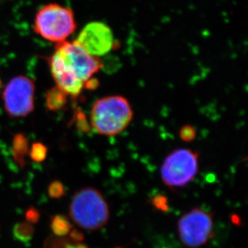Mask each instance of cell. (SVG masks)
Returning a JSON list of instances; mask_svg holds the SVG:
<instances>
[{"label": "cell", "instance_id": "1", "mask_svg": "<svg viewBox=\"0 0 248 248\" xmlns=\"http://www.w3.org/2000/svg\"><path fill=\"white\" fill-rule=\"evenodd\" d=\"M101 66L99 58L88 53L76 41L57 44L50 58L51 73L56 86L73 97L81 93Z\"/></svg>", "mask_w": 248, "mask_h": 248}, {"label": "cell", "instance_id": "2", "mask_svg": "<svg viewBox=\"0 0 248 248\" xmlns=\"http://www.w3.org/2000/svg\"><path fill=\"white\" fill-rule=\"evenodd\" d=\"M68 213L77 226L90 232L103 228L110 218L109 206L105 197L92 186L81 188L74 194Z\"/></svg>", "mask_w": 248, "mask_h": 248}, {"label": "cell", "instance_id": "3", "mask_svg": "<svg viewBox=\"0 0 248 248\" xmlns=\"http://www.w3.org/2000/svg\"><path fill=\"white\" fill-rule=\"evenodd\" d=\"M133 117L134 112L126 98L105 96L96 101L92 108V126L101 135L115 136L129 126Z\"/></svg>", "mask_w": 248, "mask_h": 248}, {"label": "cell", "instance_id": "4", "mask_svg": "<svg viewBox=\"0 0 248 248\" xmlns=\"http://www.w3.org/2000/svg\"><path fill=\"white\" fill-rule=\"evenodd\" d=\"M77 28L73 11L57 3L42 7L35 16L34 30L38 35L52 42L63 43Z\"/></svg>", "mask_w": 248, "mask_h": 248}, {"label": "cell", "instance_id": "5", "mask_svg": "<svg viewBox=\"0 0 248 248\" xmlns=\"http://www.w3.org/2000/svg\"><path fill=\"white\" fill-rule=\"evenodd\" d=\"M198 153L189 149H178L170 153L161 167V178L170 188H180L194 180L199 172Z\"/></svg>", "mask_w": 248, "mask_h": 248}, {"label": "cell", "instance_id": "6", "mask_svg": "<svg viewBox=\"0 0 248 248\" xmlns=\"http://www.w3.org/2000/svg\"><path fill=\"white\" fill-rule=\"evenodd\" d=\"M178 234L182 243L189 248L206 245L214 236L213 215L199 207L191 209L179 218Z\"/></svg>", "mask_w": 248, "mask_h": 248}, {"label": "cell", "instance_id": "7", "mask_svg": "<svg viewBox=\"0 0 248 248\" xmlns=\"http://www.w3.org/2000/svg\"><path fill=\"white\" fill-rule=\"evenodd\" d=\"M35 84L30 78L19 76L10 80L2 93L5 111L12 117H24L34 110Z\"/></svg>", "mask_w": 248, "mask_h": 248}, {"label": "cell", "instance_id": "8", "mask_svg": "<svg viewBox=\"0 0 248 248\" xmlns=\"http://www.w3.org/2000/svg\"><path fill=\"white\" fill-rule=\"evenodd\" d=\"M75 41L88 53L97 58L107 54L114 47L112 30L101 22L87 24Z\"/></svg>", "mask_w": 248, "mask_h": 248}, {"label": "cell", "instance_id": "9", "mask_svg": "<svg viewBox=\"0 0 248 248\" xmlns=\"http://www.w3.org/2000/svg\"><path fill=\"white\" fill-rule=\"evenodd\" d=\"M28 139L23 134H16L13 139L12 143V151L15 162L21 168H24L26 165L25 157L28 154Z\"/></svg>", "mask_w": 248, "mask_h": 248}, {"label": "cell", "instance_id": "10", "mask_svg": "<svg viewBox=\"0 0 248 248\" xmlns=\"http://www.w3.org/2000/svg\"><path fill=\"white\" fill-rule=\"evenodd\" d=\"M68 95L56 86L47 91L46 104L50 110L57 111L63 108L67 102Z\"/></svg>", "mask_w": 248, "mask_h": 248}, {"label": "cell", "instance_id": "11", "mask_svg": "<svg viewBox=\"0 0 248 248\" xmlns=\"http://www.w3.org/2000/svg\"><path fill=\"white\" fill-rule=\"evenodd\" d=\"M50 228L56 236L64 237L73 229V225L66 216L56 215L52 217Z\"/></svg>", "mask_w": 248, "mask_h": 248}, {"label": "cell", "instance_id": "12", "mask_svg": "<svg viewBox=\"0 0 248 248\" xmlns=\"http://www.w3.org/2000/svg\"><path fill=\"white\" fill-rule=\"evenodd\" d=\"M35 233V228L28 222H17L12 230L15 239L21 243H29L32 239Z\"/></svg>", "mask_w": 248, "mask_h": 248}, {"label": "cell", "instance_id": "13", "mask_svg": "<svg viewBox=\"0 0 248 248\" xmlns=\"http://www.w3.org/2000/svg\"><path fill=\"white\" fill-rule=\"evenodd\" d=\"M29 155L33 162H38V163L43 162L47 157V146L44 145L43 143H33L31 150H29Z\"/></svg>", "mask_w": 248, "mask_h": 248}, {"label": "cell", "instance_id": "14", "mask_svg": "<svg viewBox=\"0 0 248 248\" xmlns=\"http://www.w3.org/2000/svg\"><path fill=\"white\" fill-rule=\"evenodd\" d=\"M47 194L51 199H59L66 194L65 187L61 181L55 180L50 183L47 188Z\"/></svg>", "mask_w": 248, "mask_h": 248}, {"label": "cell", "instance_id": "15", "mask_svg": "<svg viewBox=\"0 0 248 248\" xmlns=\"http://www.w3.org/2000/svg\"><path fill=\"white\" fill-rule=\"evenodd\" d=\"M151 203L158 211H163V212L168 211V199L165 195L157 194L156 196L153 197L151 199Z\"/></svg>", "mask_w": 248, "mask_h": 248}, {"label": "cell", "instance_id": "16", "mask_svg": "<svg viewBox=\"0 0 248 248\" xmlns=\"http://www.w3.org/2000/svg\"><path fill=\"white\" fill-rule=\"evenodd\" d=\"M179 135L183 141L190 142L194 140V138H196V131L192 126L185 125L181 129Z\"/></svg>", "mask_w": 248, "mask_h": 248}, {"label": "cell", "instance_id": "17", "mask_svg": "<svg viewBox=\"0 0 248 248\" xmlns=\"http://www.w3.org/2000/svg\"><path fill=\"white\" fill-rule=\"evenodd\" d=\"M25 218L27 222L30 224H36L40 219V211L34 206L28 207L25 212Z\"/></svg>", "mask_w": 248, "mask_h": 248}, {"label": "cell", "instance_id": "18", "mask_svg": "<svg viewBox=\"0 0 248 248\" xmlns=\"http://www.w3.org/2000/svg\"><path fill=\"white\" fill-rule=\"evenodd\" d=\"M68 234H69L71 240L74 243H81L84 241V234H83L82 232H80L78 229L71 230V232Z\"/></svg>", "mask_w": 248, "mask_h": 248}, {"label": "cell", "instance_id": "19", "mask_svg": "<svg viewBox=\"0 0 248 248\" xmlns=\"http://www.w3.org/2000/svg\"><path fill=\"white\" fill-rule=\"evenodd\" d=\"M232 220H233V222L235 223V224H239V222H240V219H239V217L236 216H234L232 217Z\"/></svg>", "mask_w": 248, "mask_h": 248}, {"label": "cell", "instance_id": "20", "mask_svg": "<svg viewBox=\"0 0 248 248\" xmlns=\"http://www.w3.org/2000/svg\"><path fill=\"white\" fill-rule=\"evenodd\" d=\"M0 87H1V80H0Z\"/></svg>", "mask_w": 248, "mask_h": 248}, {"label": "cell", "instance_id": "21", "mask_svg": "<svg viewBox=\"0 0 248 248\" xmlns=\"http://www.w3.org/2000/svg\"><path fill=\"white\" fill-rule=\"evenodd\" d=\"M120 248V247H118V248Z\"/></svg>", "mask_w": 248, "mask_h": 248}]
</instances>
